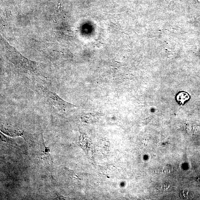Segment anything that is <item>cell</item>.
<instances>
[{"mask_svg":"<svg viewBox=\"0 0 200 200\" xmlns=\"http://www.w3.org/2000/svg\"><path fill=\"white\" fill-rule=\"evenodd\" d=\"M38 87L45 100L50 105L57 111L65 112L67 110L76 107L74 104L65 101L55 93L50 91L45 87L40 85Z\"/></svg>","mask_w":200,"mask_h":200,"instance_id":"cell-1","label":"cell"},{"mask_svg":"<svg viewBox=\"0 0 200 200\" xmlns=\"http://www.w3.org/2000/svg\"><path fill=\"white\" fill-rule=\"evenodd\" d=\"M10 61L19 68L29 72L37 73V66L36 63L30 61L17 53H10Z\"/></svg>","mask_w":200,"mask_h":200,"instance_id":"cell-2","label":"cell"},{"mask_svg":"<svg viewBox=\"0 0 200 200\" xmlns=\"http://www.w3.org/2000/svg\"><path fill=\"white\" fill-rule=\"evenodd\" d=\"M50 151L49 147L45 146L44 137L42 133H41L38 143L37 157L40 162L48 169L52 167L53 163L49 153Z\"/></svg>","mask_w":200,"mask_h":200,"instance_id":"cell-3","label":"cell"},{"mask_svg":"<svg viewBox=\"0 0 200 200\" xmlns=\"http://www.w3.org/2000/svg\"><path fill=\"white\" fill-rule=\"evenodd\" d=\"M1 130L2 132L10 137L20 136L24 138V136H25L24 132L21 131L15 127L10 125H1Z\"/></svg>","mask_w":200,"mask_h":200,"instance_id":"cell-4","label":"cell"},{"mask_svg":"<svg viewBox=\"0 0 200 200\" xmlns=\"http://www.w3.org/2000/svg\"><path fill=\"white\" fill-rule=\"evenodd\" d=\"M0 135H1V140L3 142H5V143L9 144L16 147H19V145L15 143V141L12 139L6 137L4 134H3L2 132L0 133Z\"/></svg>","mask_w":200,"mask_h":200,"instance_id":"cell-5","label":"cell"},{"mask_svg":"<svg viewBox=\"0 0 200 200\" xmlns=\"http://www.w3.org/2000/svg\"><path fill=\"white\" fill-rule=\"evenodd\" d=\"M189 98V95L186 93L181 92L177 96V100L180 104H184V103Z\"/></svg>","mask_w":200,"mask_h":200,"instance_id":"cell-6","label":"cell"},{"mask_svg":"<svg viewBox=\"0 0 200 200\" xmlns=\"http://www.w3.org/2000/svg\"><path fill=\"white\" fill-rule=\"evenodd\" d=\"M180 196L183 199H190L193 198V194L190 192L184 191L180 193Z\"/></svg>","mask_w":200,"mask_h":200,"instance_id":"cell-7","label":"cell"},{"mask_svg":"<svg viewBox=\"0 0 200 200\" xmlns=\"http://www.w3.org/2000/svg\"><path fill=\"white\" fill-rule=\"evenodd\" d=\"M173 168L172 166L168 165L165 166L163 169V173L165 174H170L173 172Z\"/></svg>","mask_w":200,"mask_h":200,"instance_id":"cell-8","label":"cell"},{"mask_svg":"<svg viewBox=\"0 0 200 200\" xmlns=\"http://www.w3.org/2000/svg\"><path fill=\"white\" fill-rule=\"evenodd\" d=\"M199 2H200V0H198Z\"/></svg>","mask_w":200,"mask_h":200,"instance_id":"cell-9","label":"cell"}]
</instances>
